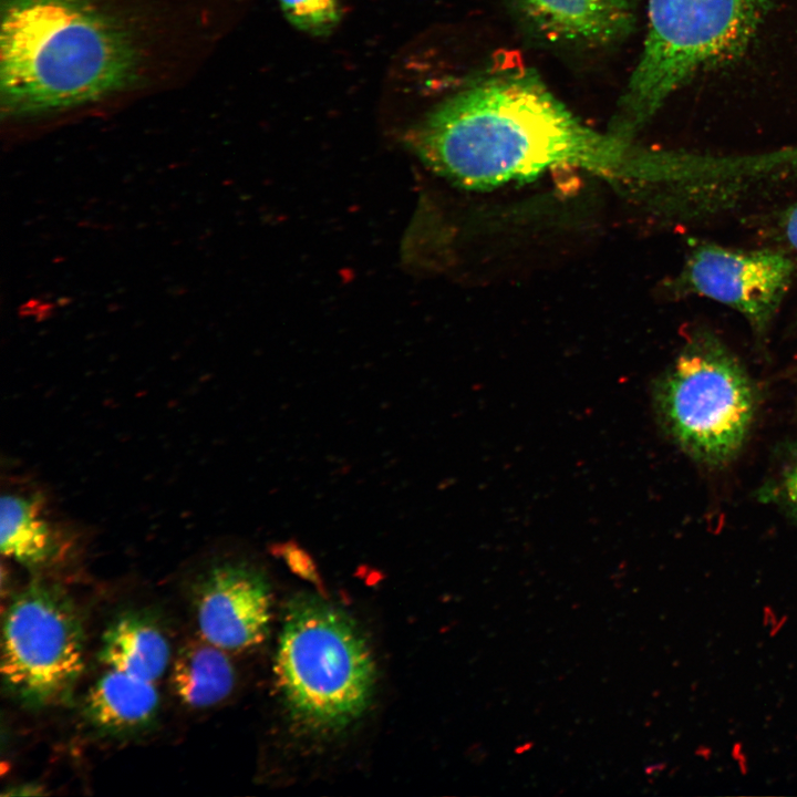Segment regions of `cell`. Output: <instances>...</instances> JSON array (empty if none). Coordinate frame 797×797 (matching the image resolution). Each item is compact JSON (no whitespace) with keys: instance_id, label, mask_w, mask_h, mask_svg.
<instances>
[{"instance_id":"52a82bcc","label":"cell","mask_w":797,"mask_h":797,"mask_svg":"<svg viewBox=\"0 0 797 797\" xmlns=\"http://www.w3.org/2000/svg\"><path fill=\"white\" fill-rule=\"evenodd\" d=\"M793 273V261L780 252L712 245L693 251L686 271L695 292L733 308L758 330L765 329L778 310Z\"/></svg>"},{"instance_id":"4fadbf2b","label":"cell","mask_w":797,"mask_h":797,"mask_svg":"<svg viewBox=\"0 0 797 797\" xmlns=\"http://www.w3.org/2000/svg\"><path fill=\"white\" fill-rule=\"evenodd\" d=\"M0 548L28 568L50 563L59 553V539L44 518L42 501L34 496L8 494L1 498Z\"/></svg>"},{"instance_id":"8fae6325","label":"cell","mask_w":797,"mask_h":797,"mask_svg":"<svg viewBox=\"0 0 797 797\" xmlns=\"http://www.w3.org/2000/svg\"><path fill=\"white\" fill-rule=\"evenodd\" d=\"M99 659L107 669L154 683L167 669L170 646L162 629L151 618L127 612L104 631Z\"/></svg>"},{"instance_id":"7a4b0ae2","label":"cell","mask_w":797,"mask_h":797,"mask_svg":"<svg viewBox=\"0 0 797 797\" xmlns=\"http://www.w3.org/2000/svg\"><path fill=\"white\" fill-rule=\"evenodd\" d=\"M86 0H8L2 14L1 91L34 112L81 103L131 79L127 37Z\"/></svg>"},{"instance_id":"6da1fadb","label":"cell","mask_w":797,"mask_h":797,"mask_svg":"<svg viewBox=\"0 0 797 797\" xmlns=\"http://www.w3.org/2000/svg\"><path fill=\"white\" fill-rule=\"evenodd\" d=\"M406 142L436 174L470 189L576 167L620 180L646 178L654 159L618 133H599L540 84L495 80L436 107Z\"/></svg>"},{"instance_id":"ac0fdd59","label":"cell","mask_w":797,"mask_h":797,"mask_svg":"<svg viewBox=\"0 0 797 797\" xmlns=\"http://www.w3.org/2000/svg\"><path fill=\"white\" fill-rule=\"evenodd\" d=\"M42 794H43V791L41 790V787H39L37 785L28 784L24 786H19L18 789L7 791L3 795L12 796V795H42Z\"/></svg>"},{"instance_id":"5bb4252c","label":"cell","mask_w":797,"mask_h":797,"mask_svg":"<svg viewBox=\"0 0 797 797\" xmlns=\"http://www.w3.org/2000/svg\"><path fill=\"white\" fill-rule=\"evenodd\" d=\"M290 23L314 35L330 33L341 18L339 0H279Z\"/></svg>"},{"instance_id":"30bf717a","label":"cell","mask_w":797,"mask_h":797,"mask_svg":"<svg viewBox=\"0 0 797 797\" xmlns=\"http://www.w3.org/2000/svg\"><path fill=\"white\" fill-rule=\"evenodd\" d=\"M159 705L153 682L107 669L90 689L84 712L99 729L127 734L143 729L155 718Z\"/></svg>"},{"instance_id":"277c9868","label":"cell","mask_w":797,"mask_h":797,"mask_svg":"<svg viewBox=\"0 0 797 797\" xmlns=\"http://www.w3.org/2000/svg\"><path fill=\"white\" fill-rule=\"evenodd\" d=\"M762 0H649V31L623 101L652 116L698 69L738 50Z\"/></svg>"},{"instance_id":"3957f363","label":"cell","mask_w":797,"mask_h":797,"mask_svg":"<svg viewBox=\"0 0 797 797\" xmlns=\"http://www.w3.org/2000/svg\"><path fill=\"white\" fill-rule=\"evenodd\" d=\"M284 707L301 731L338 734L369 707L375 686L371 648L353 618L310 593L288 602L275 666Z\"/></svg>"},{"instance_id":"2e32d148","label":"cell","mask_w":797,"mask_h":797,"mask_svg":"<svg viewBox=\"0 0 797 797\" xmlns=\"http://www.w3.org/2000/svg\"><path fill=\"white\" fill-rule=\"evenodd\" d=\"M784 230L789 245L797 250V206L787 214Z\"/></svg>"},{"instance_id":"ba28073f","label":"cell","mask_w":797,"mask_h":797,"mask_svg":"<svg viewBox=\"0 0 797 797\" xmlns=\"http://www.w3.org/2000/svg\"><path fill=\"white\" fill-rule=\"evenodd\" d=\"M195 613L207 642L239 651L261 643L271 620L267 578L245 561H224L207 569L195 586Z\"/></svg>"},{"instance_id":"7c38bea8","label":"cell","mask_w":797,"mask_h":797,"mask_svg":"<svg viewBox=\"0 0 797 797\" xmlns=\"http://www.w3.org/2000/svg\"><path fill=\"white\" fill-rule=\"evenodd\" d=\"M224 651L204 639L179 650L170 671V685L182 703L206 708L231 693L235 670Z\"/></svg>"},{"instance_id":"9a60e30c","label":"cell","mask_w":797,"mask_h":797,"mask_svg":"<svg viewBox=\"0 0 797 797\" xmlns=\"http://www.w3.org/2000/svg\"><path fill=\"white\" fill-rule=\"evenodd\" d=\"M273 551L282 557L294 571L309 579H315V568L310 556L296 542L288 541L273 546Z\"/></svg>"},{"instance_id":"5b68a950","label":"cell","mask_w":797,"mask_h":797,"mask_svg":"<svg viewBox=\"0 0 797 797\" xmlns=\"http://www.w3.org/2000/svg\"><path fill=\"white\" fill-rule=\"evenodd\" d=\"M656 401L665 427L681 447L714 466L739 452L755 411L747 374L712 340H700L677 359L661 381Z\"/></svg>"},{"instance_id":"8992f818","label":"cell","mask_w":797,"mask_h":797,"mask_svg":"<svg viewBox=\"0 0 797 797\" xmlns=\"http://www.w3.org/2000/svg\"><path fill=\"white\" fill-rule=\"evenodd\" d=\"M83 667L84 632L75 604L58 584L31 581L3 617L4 685L25 705H52L70 695Z\"/></svg>"},{"instance_id":"e0dca14e","label":"cell","mask_w":797,"mask_h":797,"mask_svg":"<svg viewBox=\"0 0 797 797\" xmlns=\"http://www.w3.org/2000/svg\"><path fill=\"white\" fill-rule=\"evenodd\" d=\"M785 489L790 501L797 506V465L786 475Z\"/></svg>"},{"instance_id":"9c48e42d","label":"cell","mask_w":797,"mask_h":797,"mask_svg":"<svg viewBox=\"0 0 797 797\" xmlns=\"http://www.w3.org/2000/svg\"><path fill=\"white\" fill-rule=\"evenodd\" d=\"M529 15L559 39L602 44L622 35L631 22L628 0H520Z\"/></svg>"}]
</instances>
